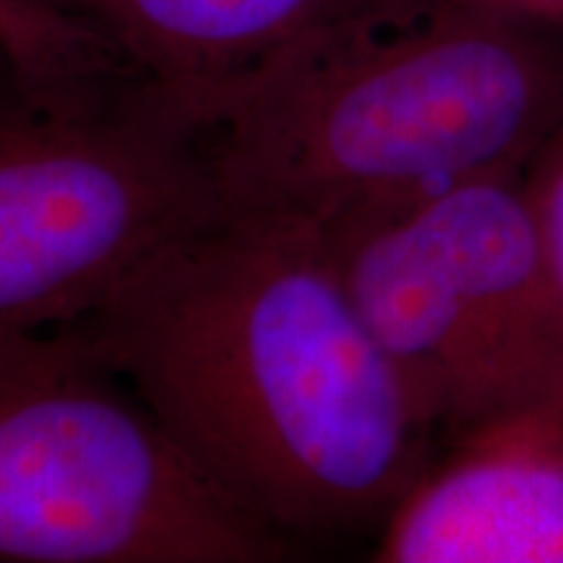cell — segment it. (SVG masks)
<instances>
[{"instance_id": "obj_1", "label": "cell", "mask_w": 563, "mask_h": 563, "mask_svg": "<svg viewBox=\"0 0 563 563\" xmlns=\"http://www.w3.org/2000/svg\"><path fill=\"white\" fill-rule=\"evenodd\" d=\"M66 329L222 501L295 551L382 532L439 454L311 222L224 211Z\"/></svg>"}, {"instance_id": "obj_2", "label": "cell", "mask_w": 563, "mask_h": 563, "mask_svg": "<svg viewBox=\"0 0 563 563\" xmlns=\"http://www.w3.org/2000/svg\"><path fill=\"white\" fill-rule=\"evenodd\" d=\"M209 121L224 209L327 224L525 170L563 125V30L405 0L285 55Z\"/></svg>"}, {"instance_id": "obj_3", "label": "cell", "mask_w": 563, "mask_h": 563, "mask_svg": "<svg viewBox=\"0 0 563 563\" xmlns=\"http://www.w3.org/2000/svg\"><path fill=\"white\" fill-rule=\"evenodd\" d=\"M224 211L196 104L97 21L0 0V329L74 327Z\"/></svg>"}, {"instance_id": "obj_4", "label": "cell", "mask_w": 563, "mask_h": 563, "mask_svg": "<svg viewBox=\"0 0 563 563\" xmlns=\"http://www.w3.org/2000/svg\"><path fill=\"white\" fill-rule=\"evenodd\" d=\"M316 228L443 443L496 412L563 399V306L525 170Z\"/></svg>"}, {"instance_id": "obj_5", "label": "cell", "mask_w": 563, "mask_h": 563, "mask_svg": "<svg viewBox=\"0 0 563 563\" xmlns=\"http://www.w3.org/2000/svg\"><path fill=\"white\" fill-rule=\"evenodd\" d=\"M74 329H0V561L277 563Z\"/></svg>"}, {"instance_id": "obj_6", "label": "cell", "mask_w": 563, "mask_h": 563, "mask_svg": "<svg viewBox=\"0 0 563 563\" xmlns=\"http://www.w3.org/2000/svg\"><path fill=\"white\" fill-rule=\"evenodd\" d=\"M382 563H563V399L446 441L376 534Z\"/></svg>"}, {"instance_id": "obj_7", "label": "cell", "mask_w": 563, "mask_h": 563, "mask_svg": "<svg viewBox=\"0 0 563 563\" xmlns=\"http://www.w3.org/2000/svg\"><path fill=\"white\" fill-rule=\"evenodd\" d=\"M405 0H95L97 26L203 115L311 42Z\"/></svg>"}, {"instance_id": "obj_8", "label": "cell", "mask_w": 563, "mask_h": 563, "mask_svg": "<svg viewBox=\"0 0 563 563\" xmlns=\"http://www.w3.org/2000/svg\"><path fill=\"white\" fill-rule=\"evenodd\" d=\"M525 191L563 306V125L525 167Z\"/></svg>"}, {"instance_id": "obj_9", "label": "cell", "mask_w": 563, "mask_h": 563, "mask_svg": "<svg viewBox=\"0 0 563 563\" xmlns=\"http://www.w3.org/2000/svg\"><path fill=\"white\" fill-rule=\"evenodd\" d=\"M514 16L534 21V24L563 30V0H483Z\"/></svg>"}]
</instances>
